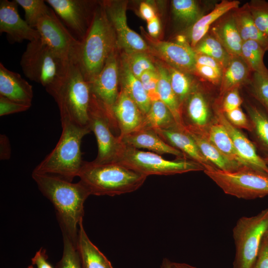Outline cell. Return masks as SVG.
<instances>
[{"instance_id": "34", "label": "cell", "mask_w": 268, "mask_h": 268, "mask_svg": "<svg viewBox=\"0 0 268 268\" xmlns=\"http://www.w3.org/2000/svg\"><path fill=\"white\" fill-rule=\"evenodd\" d=\"M267 52L258 43L248 40L243 42L241 57L252 73L268 75V69L264 63V56Z\"/></svg>"}, {"instance_id": "18", "label": "cell", "mask_w": 268, "mask_h": 268, "mask_svg": "<svg viewBox=\"0 0 268 268\" xmlns=\"http://www.w3.org/2000/svg\"><path fill=\"white\" fill-rule=\"evenodd\" d=\"M155 131L166 143L180 151L187 158L201 165L204 170L216 168L202 155L185 127L181 128L176 125L170 128Z\"/></svg>"}, {"instance_id": "11", "label": "cell", "mask_w": 268, "mask_h": 268, "mask_svg": "<svg viewBox=\"0 0 268 268\" xmlns=\"http://www.w3.org/2000/svg\"><path fill=\"white\" fill-rule=\"evenodd\" d=\"M35 29L41 39L61 59L66 62L74 60L80 41L73 37L52 8L41 18Z\"/></svg>"}, {"instance_id": "36", "label": "cell", "mask_w": 268, "mask_h": 268, "mask_svg": "<svg viewBox=\"0 0 268 268\" xmlns=\"http://www.w3.org/2000/svg\"><path fill=\"white\" fill-rule=\"evenodd\" d=\"M171 5L176 19L190 27L204 15L198 2L194 0H173Z\"/></svg>"}, {"instance_id": "7", "label": "cell", "mask_w": 268, "mask_h": 268, "mask_svg": "<svg viewBox=\"0 0 268 268\" xmlns=\"http://www.w3.org/2000/svg\"><path fill=\"white\" fill-rule=\"evenodd\" d=\"M68 63L58 56L40 38L29 42L20 64L27 78L46 88L64 75Z\"/></svg>"}, {"instance_id": "44", "label": "cell", "mask_w": 268, "mask_h": 268, "mask_svg": "<svg viewBox=\"0 0 268 268\" xmlns=\"http://www.w3.org/2000/svg\"><path fill=\"white\" fill-rule=\"evenodd\" d=\"M223 114L234 127L239 130L244 129L250 132H252L251 122L240 107Z\"/></svg>"}, {"instance_id": "43", "label": "cell", "mask_w": 268, "mask_h": 268, "mask_svg": "<svg viewBox=\"0 0 268 268\" xmlns=\"http://www.w3.org/2000/svg\"><path fill=\"white\" fill-rule=\"evenodd\" d=\"M158 78L157 69L145 71L139 78L151 102L160 100L157 92Z\"/></svg>"}, {"instance_id": "41", "label": "cell", "mask_w": 268, "mask_h": 268, "mask_svg": "<svg viewBox=\"0 0 268 268\" xmlns=\"http://www.w3.org/2000/svg\"><path fill=\"white\" fill-rule=\"evenodd\" d=\"M247 3L255 25L268 37V1L252 0Z\"/></svg>"}, {"instance_id": "47", "label": "cell", "mask_w": 268, "mask_h": 268, "mask_svg": "<svg viewBox=\"0 0 268 268\" xmlns=\"http://www.w3.org/2000/svg\"><path fill=\"white\" fill-rule=\"evenodd\" d=\"M30 106L12 101L0 95V116L26 111Z\"/></svg>"}, {"instance_id": "52", "label": "cell", "mask_w": 268, "mask_h": 268, "mask_svg": "<svg viewBox=\"0 0 268 268\" xmlns=\"http://www.w3.org/2000/svg\"><path fill=\"white\" fill-rule=\"evenodd\" d=\"M139 10L141 17L147 22L156 16L153 7L146 2H141Z\"/></svg>"}, {"instance_id": "19", "label": "cell", "mask_w": 268, "mask_h": 268, "mask_svg": "<svg viewBox=\"0 0 268 268\" xmlns=\"http://www.w3.org/2000/svg\"><path fill=\"white\" fill-rule=\"evenodd\" d=\"M118 137L122 143L128 146L147 149L159 155L172 154L178 159H188L180 151L166 143L153 129H138Z\"/></svg>"}, {"instance_id": "29", "label": "cell", "mask_w": 268, "mask_h": 268, "mask_svg": "<svg viewBox=\"0 0 268 268\" xmlns=\"http://www.w3.org/2000/svg\"><path fill=\"white\" fill-rule=\"evenodd\" d=\"M120 69L121 88L136 104L143 114L145 115L150 109L151 101L142 84L139 79L133 74L124 59Z\"/></svg>"}, {"instance_id": "6", "label": "cell", "mask_w": 268, "mask_h": 268, "mask_svg": "<svg viewBox=\"0 0 268 268\" xmlns=\"http://www.w3.org/2000/svg\"><path fill=\"white\" fill-rule=\"evenodd\" d=\"M115 161L146 177L153 175H172L205 170L201 165L189 159L168 160L156 153L144 151L123 143Z\"/></svg>"}, {"instance_id": "15", "label": "cell", "mask_w": 268, "mask_h": 268, "mask_svg": "<svg viewBox=\"0 0 268 268\" xmlns=\"http://www.w3.org/2000/svg\"><path fill=\"white\" fill-rule=\"evenodd\" d=\"M15 1L0 0V33L6 34L10 43L32 42L40 38L38 31L21 18Z\"/></svg>"}, {"instance_id": "26", "label": "cell", "mask_w": 268, "mask_h": 268, "mask_svg": "<svg viewBox=\"0 0 268 268\" xmlns=\"http://www.w3.org/2000/svg\"><path fill=\"white\" fill-rule=\"evenodd\" d=\"M252 73L241 57H232L222 71L219 85L220 97L222 98L230 90L249 83Z\"/></svg>"}, {"instance_id": "25", "label": "cell", "mask_w": 268, "mask_h": 268, "mask_svg": "<svg viewBox=\"0 0 268 268\" xmlns=\"http://www.w3.org/2000/svg\"><path fill=\"white\" fill-rule=\"evenodd\" d=\"M240 4L238 0H223L216 3L210 12L201 17L190 27L188 39L191 47L194 48L196 46L220 17L238 8Z\"/></svg>"}, {"instance_id": "17", "label": "cell", "mask_w": 268, "mask_h": 268, "mask_svg": "<svg viewBox=\"0 0 268 268\" xmlns=\"http://www.w3.org/2000/svg\"><path fill=\"white\" fill-rule=\"evenodd\" d=\"M215 117L224 126L240 157L252 169L268 175V165L257 153L254 144L240 130L231 125L218 107Z\"/></svg>"}, {"instance_id": "9", "label": "cell", "mask_w": 268, "mask_h": 268, "mask_svg": "<svg viewBox=\"0 0 268 268\" xmlns=\"http://www.w3.org/2000/svg\"><path fill=\"white\" fill-rule=\"evenodd\" d=\"M204 172L227 195L245 200L268 195V175L252 169L230 172L214 168Z\"/></svg>"}, {"instance_id": "59", "label": "cell", "mask_w": 268, "mask_h": 268, "mask_svg": "<svg viewBox=\"0 0 268 268\" xmlns=\"http://www.w3.org/2000/svg\"><path fill=\"white\" fill-rule=\"evenodd\" d=\"M267 233L268 235V229L267 231Z\"/></svg>"}, {"instance_id": "33", "label": "cell", "mask_w": 268, "mask_h": 268, "mask_svg": "<svg viewBox=\"0 0 268 268\" xmlns=\"http://www.w3.org/2000/svg\"><path fill=\"white\" fill-rule=\"evenodd\" d=\"M176 125L177 124L175 119L168 108L162 101L158 100L151 102L150 109L144 115L139 129H150L155 130L168 129Z\"/></svg>"}, {"instance_id": "10", "label": "cell", "mask_w": 268, "mask_h": 268, "mask_svg": "<svg viewBox=\"0 0 268 268\" xmlns=\"http://www.w3.org/2000/svg\"><path fill=\"white\" fill-rule=\"evenodd\" d=\"M89 127L96 137L98 153L94 160L98 163L115 161L121 146L118 136L112 133L108 114L102 105L91 95L89 109Z\"/></svg>"}, {"instance_id": "58", "label": "cell", "mask_w": 268, "mask_h": 268, "mask_svg": "<svg viewBox=\"0 0 268 268\" xmlns=\"http://www.w3.org/2000/svg\"><path fill=\"white\" fill-rule=\"evenodd\" d=\"M28 268H34V267H33V265H30L28 267Z\"/></svg>"}, {"instance_id": "37", "label": "cell", "mask_w": 268, "mask_h": 268, "mask_svg": "<svg viewBox=\"0 0 268 268\" xmlns=\"http://www.w3.org/2000/svg\"><path fill=\"white\" fill-rule=\"evenodd\" d=\"M167 68L170 83L182 108L187 99L196 86L189 73L170 66Z\"/></svg>"}, {"instance_id": "35", "label": "cell", "mask_w": 268, "mask_h": 268, "mask_svg": "<svg viewBox=\"0 0 268 268\" xmlns=\"http://www.w3.org/2000/svg\"><path fill=\"white\" fill-rule=\"evenodd\" d=\"M196 54L204 55L218 61L223 69L229 63L231 57L221 44L209 32L193 48Z\"/></svg>"}, {"instance_id": "56", "label": "cell", "mask_w": 268, "mask_h": 268, "mask_svg": "<svg viewBox=\"0 0 268 268\" xmlns=\"http://www.w3.org/2000/svg\"><path fill=\"white\" fill-rule=\"evenodd\" d=\"M161 268H171V262L167 258L163 259Z\"/></svg>"}, {"instance_id": "42", "label": "cell", "mask_w": 268, "mask_h": 268, "mask_svg": "<svg viewBox=\"0 0 268 268\" xmlns=\"http://www.w3.org/2000/svg\"><path fill=\"white\" fill-rule=\"evenodd\" d=\"M63 256L56 268H82L77 246L66 235L63 234Z\"/></svg>"}, {"instance_id": "14", "label": "cell", "mask_w": 268, "mask_h": 268, "mask_svg": "<svg viewBox=\"0 0 268 268\" xmlns=\"http://www.w3.org/2000/svg\"><path fill=\"white\" fill-rule=\"evenodd\" d=\"M103 4L115 33L117 47L124 50L126 54L149 52L147 42L128 25L126 2L106 1Z\"/></svg>"}, {"instance_id": "28", "label": "cell", "mask_w": 268, "mask_h": 268, "mask_svg": "<svg viewBox=\"0 0 268 268\" xmlns=\"http://www.w3.org/2000/svg\"><path fill=\"white\" fill-rule=\"evenodd\" d=\"M203 133L223 155L251 169L240 157L226 129L215 117Z\"/></svg>"}, {"instance_id": "49", "label": "cell", "mask_w": 268, "mask_h": 268, "mask_svg": "<svg viewBox=\"0 0 268 268\" xmlns=\"http://www.w3.org/2000/svg\"><path fill=\"white\" fill-rule=\"evenodd\" d=\"M47 259L46 250L41 248L32 258V265H36L37 268H54L47 261Z\"/></svg>"}, {"instance_id": "50", "label": "cell", "mask_w": 268, "mask_h": 268, "mask_svg": "<svg viewBox=\"0 0 268 268\" xmlns=\"http://www.w3.org/2000/svg\"><path fill=\"white\" fill-rule=\"evenodd\" d=\"M196 64L208 66L221 72H222L223 70V67L218 61L211 57L204 55L196 54Z\"/></svg>"}, {"instance_id": "12", "label": "cell", "mask_w": 268, "mask_h": 268, "mask_svg": "<svg viewBox=\"0 0 268 268\" xmlns=\"http://www.w3.org/2000/svg\"><path fill=\"white\" fill-rule=\"evenodd\" d=\"M115 50L111 53L100 72L88 81L91 95L105 109L112 129L118 128L112 109L119 93L120 68Z\"/></svg>"}, {"instance_id": "22", "label": "cell", "mask_w": 268, "mask_h": 268, "mask_svg": "<svg viewBox=\"0 0 268 268\" xmlns=\"http://www.w3.org/2000/svg\"><path fill=\"white\" fill-rule=\"evenodd\" d=\"M184 108L188 120L185 126L200 132H205L212 120L206 96L198 85H196L187 99L183 109Z\"/></svg>"}, {"instance_id": "23", "label": "cell", "mask_w": 268, "mask_h": 268, "mask_svg": "<svg viewBox=\"0 0 268 268\" xmlns=\"http://www.w3.org/2000/svg\"><path fill=\"white\" fill-rule=\"evenodd\" d=\"M227 13L211 26L209 32L221 44L231 57H241L243 41L232 12Z\"/></svg>"}, {"instance_id": "45", "label": "cell", "mask_w": 268, "mask_h": 268, "mask_svg": "<svg viewBox=\"0 0 268 268\" xmlns=\"http://www.w3.org/2000/svg\"><path fill=\"white\" fill-rule=\"evenodd\" d=\"M220 110L225 113L240 107L243 103L239 88H234L227 92L222 98Z\"/></svg>"}, {"instance_id": "54", "label": "cell", "mask_w": 268, "mask_h": 268, "mask_svg": "<svg viewBox=\"0 0 268 268\" xmlns=\"http://www.w3.org/2000/svg\"><path fill=\"white\" fill-rule=\"evenodd\" d=\"M171 268H197L186 263L171 262Z\"/></svg>"}, {"instance_id": "32", "label": "cell", "mask_w": 268, "mask_h": 268, "mask_svg": "<svg viewBox=\"0 0 268 268\" xmlns=\"http://www.w3.org/2000/svg\"><path fill=\"white\" fill-rule=\"evenodd\" d=\"M245 108L252 125V133L264 158H268V115L260 105L248 103Z\"/></svg>"}, {"instance_id": "55", "label": "cell", "mask_w": 268, "mask_h": 268, "mask_svg": "<svg viewBox=\"0 0 268 268\" xmlns=\"http://www.w3.org/2000/svg\"><path fill=\"white\" fill-rule=\"evenodd\" d=\"M176 43L181 45H188L190 44L188 42V39L186 36L183 34L178 35L176 37Z\"/></svg>"}, {"instance_id": "4", "label": "cell", "mask_w": 268, "mask_h": 268, "mask_svg": "<svg viewBox=\"0 0 268 268\" xmlns=\"http://www.w3.org/2000/svg\"><path fill=\"white\" fill-rule=\"evenodd\" d=\"M113 28L106 15L103 2H100L86 35L80 44L73 60L85 79L89 81L101 70L111 54L116 49Z\"/></svg>"}, {"instance_id": "46", "label": "cell", "mask_w": 268, "mask_h": 268, "mask_svg": "<svg viewBox=\"0 0 268 268\" xmlns=\"http://www.w3.org/2000/svg\"><path fill=\"white\" fill-rule=\"evenodd\" d=\"M194 73L214 85H220L222 72L206 66L196 64Z\"/></svg>"}, {"instance_id": "57", "label": "cell", "mask_w": 268, "mask_h": 268, "mask_svg": "<svg viewBox=\"0 0 268 268\" xmlns=\"http://www.w3.org/2000/svg\"><path fill=\"white\" fill-rule=\"evenodd\" d=\"M266 161V163L268 165V158H264Z\"/></svg>"}, {"instance_id": "3", "label": "cell", "mask_w": 268, "mask_h": 268, "mask_svg": "<svg viewBox=\"0 0 268 268\" xmlns=\"http://www.w3.org/2000/svg\"><path fill=\"white\" fill-rule=\"evenodd\" d=\"M91 195L115 196L134 192L147 177L117 161L98 163L83 161L78 176Z\"/></svg>"}, {"instance_id": "5", "label": "cell", "mask_w": 268, "mask_h": 268, "mask_svg": "<svg viewBox=\"0 0 268 268\" xmlns=\"http://www.w3.org/2000/svg\"><path fill=\"white\" fill-rule=\"evenodd\" d=\"M61 124L62 132L57 144L33 172L72 182L78 176L83 162L80 149L82 139L91 131L89 128L67 122Z\"/></svg>"}, {"instance_id": "51", "label": "cell", "mask_w": 268, "mask_h": 268, "mask_svg": "<svg viewBox=\"0 0 268 268\" xmlns=\"http://www.w3.org/2000/svg\"><path fill=\"white\" fill-rule=\"evenodd\" d=\"M0 158L1 160L8 159L10 157L11 149L10 142L4 134L0 135Z\"/></svg>"}, {"instance_id": "20", "label": "cell", "mask_w": 268, "mask_h": 268, "mask_svg": "<svg viewBox=\"0 0 268 268\" xmlns=\"http://www.w3.org/2000/svg\"><path fill=\"white\" fill-rule=\"evenodd\" d=\"M112 111L120 132V136L139 129L144 117L136 104L122 88Z\"/></svg>"}, {"instance_id": "21", "label": "cell", "mask_w": 268, "mask_h": 268, "mask_svg": "<svg viewBox=\"0 0 268 268\" xmlns=\"http://www.w3.org/2000/svg\"><path fill=\"white\" fill-rule=\"evenodd\" d=\"M0 95L12 101L31 107L32 86L17 72L0 63Z\"/></svg>"}, {"instance_id": "53", "label": "cell", "mask_w": 268, "mask_h": 268, "mask_svg": "<svg viewBox=\"0 0 268 268\" xmlns=\"http://www.w3.org/2000/svg\"><path fill=\"white\" fill-rule=\"evenodd\" d=\"M160 23L157 16L147 22V29L150 36L152 38H156L160 31Z\"/></svg>"}, {"instance_id": "2", "label": "cell", "mask_w": 268, "mask_h": 268, "mask_svg": "<svg viewBox=\"0 0 268 268\" xmlns=\"http://www.w3.org/2000/svg\"><path fill=\"white\" fill-rule=\"evenodd\" d=\"M45 89L58 105L61 122L90 128V89L88 81L74 62L69 61L64 75Z\"/></svg>"}, {"instance_id": "30", "label": "cell", "mask_w": 268, "mask_h": 268, "mask_svg": "<svg viewBox=\"0 0 268 268\" xmlns=\"http://www.w3.org/2000/svg\"><path fill=\"white\" fill-rule=\"evenodd\" d=\"M232 11L233 17L243 41H255L268 51V37L255 25L247 3Z\"/></svg>"}, {"instance_id": "38", "label": "cell", "mask_w": 268, "mask_h": 268, "mask_svg": "<svg viewBox=\"0 0 268 268\" xmlns=\"http://www.w3.org/2000/svg\"><path fill=\"white\" fill-rule=\"evenodd\" d=\"M24 11L25 20L35 29L39 20L51 9L43 0H15Z\"/></svg>"}, {"instance_id": "1", "label": "cell", "mask_w": 268, "mask_h": 268, "mask_svg": "<svg viewBox=\"0 0 268 268\" xmlns=\"http://www.w3.org/2000/svg\"><path fill=\"white\" fill-rule=\"evenodd\" d=\"M39 190L53 204L62 234L77 246V226L83 219L84 203L91 195L79 181L73 183L59 177L32 172Z\"/></svg>"}, {"instance_id": "8", "label": "cell", "mask_w": 268, "mask_h": 268, "mask_svg": "<svg viewBox=\"0 0 268 268\" xmlns=\"http://www.w3.org/2000/svg\"><path fill=\"white\" fill-rule=\"evenodd\" d=\"M268 229V208L237 220L232 230L236 250L232 268H252Z\"/></svg>"}, {"instance_id": "48", "label": "cell", "mask_w": 268, "mask_h": 268, "mask_svg": "<svg viewBox=\"0 0 268 268\" xmlns=\"http://www.w3.org/2000/svg\"><path fill=\"white\" fill-rule=\"evenodd\" d=\"M252 268H268V235L262 239L256 260Z\"/></svg>"}, {"instance_id": "39", "label": "cell", "mask_w": 268, "mask_h": 268, "mask_svg": "<svg viewBox=\"0 0 268 268\" xmlns=\"http://www.w3.org/2000/svg\"><path fill=\"white\" fill-rule=\"evenodd\" d=\"M248 84L252 95L268 115V75L253 73Z\"/></svg>"}, {"instance_id": "27", "label": "cell", "mask_w": 268, "mask_h": 268, "mask_svg": "<svg viewBox=\"0 0 268 268\" xmlns=\"http://www.w3.org/2000/svg\"><path fill=\"white\" fill-rule=\"evenodd\" d=\"M78 227L77 249L82 268H113L106 256L88 238L82 220L80 221Z\"/></svg>"}, {"instance_id": "31", "label": "cell", "mask_w": 268, "mask_h": 268, "mask_svg": "<svg viewBox=\"0 0 268 268\" xmlns=\"http://www.w3.org/2000/svg\"><path fill=\"white\" fill-rule=\"evenodd\" d=\"M156 67L159 77L157 92L159 99L171 111L177 125L184 128L182 108L172 88L167 68L159 65Z\"/></svg>"}, {"instance_id": "13", "label": "cell", "mask_w": 268, "mask_h": 268, "mask_svg": "<svg viewBox=\"0 0 268 268\" xmlns=\"http://www.w3.org/2000/svg\"><path fill=\"white\" fill-rule=\"evenodd\" d=\"M45 1L80 41L89 29L100 4L86 0H46Z\"/></svg>"}, {"instance_id": "40", "label": "cell", "mask_w": 268, "mask_h": 268, "mask_svg": "<svg viewBox=\"0 0 268 268\" xmlns=\"http://www.w3.org/2000/svg\"><path fill=\"white\" fill-rule=\"evenodd\" d=\"M124 59L133 74L138 79L145 71L157 70L156 66L146 53L138 52L126 54Z\"/></svg>"}, {"instance_id": "24", "label": "cell", "mask_w": 268, "mask_h": 268, "mask_svg": "<svg viewBox=\"0 0 268 268\" xmlns=\"http://www.w3.org/2000/svg\"><path fill=\"white\" fill-rule=\"evenodd\" d=\"M185 129L193 138L202 155L217 169L233 172L247 168L223 155L207 138L204 133L187 126Z\"/></svg>"}, {"instance_id": "16", "label": "cell", "mask_w": 268, "mask_h": 268, "mask_svg": "<svg viewBox=\"0 0 268 268\" xmlns=\"http://www.w3.org/2000/svg\"><path fill=\"white\" fill-rule=\"evenodd\" d=\"M146 38L149 42L150 51L156 54L168 66L187 73H194L196 54L190 44L181 45L175 42Z\"/></svg>"}]
</instances>
